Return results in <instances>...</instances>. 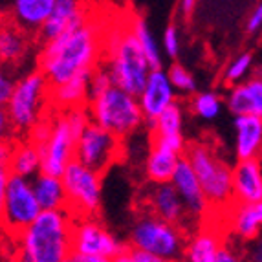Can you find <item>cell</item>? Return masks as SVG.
Listing matches in <instances>:
<instances>
[{
  "mask_svg": "<svg viewBox=\"0 0 262 262\" xmlns=\"http://www.w3.org/2000/svg\"><path fill=\"white\" fill-rule=\"evenodd\" d=\"M105 30L88 18L84 24L42 42L39 70L50 86L81 74H92L103 55Z\"/></svg>",
  "mask_w": 262,
  "mask_h": 262,
  "instance_id": "6da1fadb",
  "label": "cell"
},
{
  "mask_svg": "<svg viewBox=\"0 0 262 262\" xmlns=\"http://www.w3.org/2000/svg\"><path fill=\"white\" fill-rule=\"evenodd\" d=\"M74 216L66 209L40 211L15 235L13 258L18 262H64L72 257Z\"/></svg>",
  "mask_w": 262,
  "mask_h": 262,
  "instance_id": "7a4b0ae2",
  "label": "cell"
},
{
  "mask_svg": "<svg viewBox=\"0 0 262 262\" xmlns=\"http://www.w3.org/2000/svg\"><path fill=\"white\" fill-rule=\"evenodd\" d=\"M103 53L106 59L103 68L108 72L112 84L138 96L152 68L145 59L136 37L132 35L130 26L118 28L108 37L105 33Z\"/></svg>",
  "mask_w": 262,
  "mask_h": 262,
  "instance_id": "3957f363",
  "label": "cell"
},
{
  "mask_svg": "<svg viewBox=\"0 0 262 262\" xmlns=\"http://www.w3.org/2000/svg\"><path fill=\"white\" fill-rule=\"evenodd\" d=\"M52 119V128L42 145L37 149L40 152V172L61 176L66 165L75 156V141L84 130L90 116L86 106H75L68 110H57Z\"/></svg>",
  "mask_w": 262,
  "mask_h": 262,
  "instance_id": "277c9868",
  "label": "cell"
},
{
  "mask_svg": "<svg viewBox=\"0 0 262 262\" xmlns=\"http://www.w3.org/2000/svg\"><path fill=\"white\" fill-rule=\"evenodd\" d=\"M90 121L106 128L118 138L134 134L145 123L140 103L134 94L112 84L105 92L86 101Z\"/></svg>",
  "mask_w": 262,
  "mask_h": 262,
  "instance_id": "5b68a950",
  "label": "cell"
},
{
  "mask_svg": "<svg viewBox=\"0 0 262 262\" xmlns=\"http://www.w3.org/2000/svg\"><path fill=\"white\" fill-rule=\"evenodd\" d=\"M184 158L196 176L209 206L222 207L233 202L231 167L206 143H192L185 147Z\"/></svg>",
  "mask_w": 262,
  "mask_h": 262,
  "instance_id": "8992f818",
  "label": "cell"
},
{
  "mask_svg": "<svg viewBox=\"0 0 262 262\" xmlns=\"http://www.w3.org/2000/svg\"><path fill=\"white\" fill-rule=\"evenodd\" d=\"M130 248L162 258L180 260L184 255L185 235L178 224L158 219L152 213H143L130 227Z\"/></svg>",
  "mask_w": 262,
  "mask_h": 262,
  "instance_id": "52a82bcc",
  "label": "cell"
},
{
  "mask_svg": "<svg viewBox=\"0 0 262 262\" xmlns=\"http://www.w3.org/2000/svg\"><path fill=\"white\" fill-rule=\"evenodd\" d=\"M48 90L50 84L40 70H33L15 81L11 97L4 106L11 127L20 132H30V128L42 119Z\"/></svg>",
  "mask_w": 262,
  "mask_h": 262,
  "instance_id": "ba28073f",
  "label": "cell"
},
{
  "mask_svg": "<svg viewBox=\"0 0 262 262\" xmlns=\"http://www.w3.org/2000/svg\"><path fill=\"white\" fill-rule=\"evenodd\" d=\"M101 172L72 160L62 170L61 182L66 192V211L74 216H94L101 207L103 178Z\"/></svg>",
  "mask_w": 262,
  "mask_h": 262,
  "instance_id": "9c48e42d",
  "label": "cell"
},
{
  "mask_svg": "<svg viewBox=\"0 0 262 262\" xmlns=\"http://www.w3.org/2000/svg\"><path fill=\"white\" fill-rule=\"evenodd\" d=\"M37 198L33 194L31 180L22 176H9L8 187H6L4 204L0 211V224L8 235H17L26 226H30L40 213Z\"/></svg>",
  "mask_w": 262,
  "mask_h": 262,
  "instance_id": "30bf717a",
  "label": "cell"
},
{
  "mask_svg": "<svg viewBox=\"0 0 262 262\" xmlns=\"http://www.w3.org/2000/svg\"><path fill=\"white\" fill-rule=\"evenodd\" d=\"M119 156H121V138L114 136L112 132L99 127L94 121L88 123L75 141L74 160L101 174L114 162H118Z\"/></svg>",
  "mask_w": 262,
  "mask_h": 262,
  "instance_id": "8fae6325",
  "label": "cell"
},
{
  "mask_svg": "<svg viewBox=\"0 0 262 262\" xmlns=\"http://www.w3.org/2000/svg\"><path fill=\"white\" fill-rule=\"evenodd\" d=\"M118 236L96 216H81L72 227V255H99L114 258L125 248Z\"/></svg>",
  "mask_w": 262,
  "mask_h": 262,
  "instance_id": "7c38bea8",
  "label": "cell"
},
{
  "mask_svg": "<svg viewBox=\"0 0 262 262\" xmlns=\"http://www.w3.org/2000/svg\"><path fill=\"white\" fill-rule=\"evenodd\" d=\"M136 97H138L145 121H154L167 106L176 101V90L170 84L167 70H163L162 66L152 68Z\"/></svg>",
  "mask_w": 262,
  "mask_h": 262,
  "instance_id": "4fadbf2b",
  "label": "cell"
},
{
  "mask_svg": "<svg viewBox=\"0 0 262 262\" xmlns=\"http://www.w3.org/2000/svg\"><path fill=\"white\" fill-rule=\"evenodd\" d=\"M88 11L83 6V0H55L48 18L39 28L40 42H48L64 31L74 30L88 20Z\"/></svg>",
  "mask_w": 262,
  "mask_h": 262,
  "instance_id": "5bb4252c",
  "label": "cell"
},
{
  "mask_svg": "<svg viewBox=\"0 0 262 262\" xmlns=\"http://www.w3.org/2000/svg\"><path fill=\"white\" fill-rule=\"evenodd\" d=\"M170 185L176 189L178 196L182 198L185 213L189 216H204L209 211V202H207L196 176H194L191 165L184 156L180 158L178 163H176L174 172L170 176Z\"/></svg>",
  "mask_w": 262,
  "mask_h": 262,
  "instance_id": "9a60e30c",
  "label": "cell"
},
{
  "mask_svg": "<svg viewBox=\"0 0 262 262\" xmlns=\"http://www.w3.org/2000/svg\"><path fill=\"white\" fill-rule=\"evenodd\" d=\"M233 202H262V165L260 158L238 160L231 167Z\"/></svg>",
  "mask_w": 262,
  "mask_h": 262,
  "instance_id": "2e32d148",
  "label": "cell"
},
{
  "mask_svg": "<svg viewBox=\"0 0 262 262\" xmlns=\"http://www.w3.org/2000/svg\"><path fill=\"white\" fill-rule=\"evenodd\" d=\"M224 105L233 116H260L262 118V79L248 77L242 83L231 84Z\"/></svg>",
  "mask_w": 262,
  "mask_h": 262,
  "instance_id": "e0dca14e",
  "label": "cell"
},
{
  "mask_svg": "<svg viewBox=\"0 0 262 262\" xmlns=\"http://www.w3.org/2000/svg\"><path fill=\"white\" fill-rule=\"evenodd\" d=\"M147 206H149V213H152L158 219L165 220V222L180 226L187 219L184 202L178 196L176 189L170 185V182L154 184V187L147 194Z\"/></svg>",
  "mask_w": 262,
  "mask_h": 262,
  "instance_id": "ac0fdd59",
  "label": "cell"
},
{
  "mask_svg": "<svg viewBox=\"0 0 262 262\" xmlns=\"http://www.w3.org/2000/svg\"><path fill=\"white\" fill-rule=\"evenodd\" d=\"M235 154L236 160L260 158L262 118L260 116H235Z\"/></svg>",
  "mask_w": 262,
  "mask_h": 262,
  "instance_id": "d6986e66",
  "label": "cell"
},
{
  "mask_svg": "<svg viewBox=\"0 0 262 262\" xmlns=\"http://www.w3.org/2000/svg\"><path fill=\"white\" fill-rule=\"evenodd\" d=\"M229 227L241 241L257 238L262 227V202H233Z\"/></svg>",
  "mask_w": 262,
  "mask_h": 262,
  "instance_id": "ffe728a7",
  "label": "cell"
},
{
  "mask_svg": "<svg viewBox=\"0 0 262 262\" xmlns=\"http://www.w3.org/2000/svg\"><path fill=\"white\" fill-rule=\"evenodd\" d=\"M88 79H90V74H81L50 86L48 103L57 110L84 106L88 101Z\"/></svg>",
  "mask_w": 262,
  "mask_h": 262,
  "instance_id": "44dd1931",
  "label": "cell"
},
{
  "mask_svg": "<svg viewBox=\"0 0 262 262\" xmlns=\"http://www.w3.org/2000/svg\"><path fill=\"white\" fill-rule=\"evenodd\" d=\"M184 154L176 152V150L169 149V147L158 143V141H152L143 165L147 180H149L150 184H165V182H170V176L174 172L176 163H178V160Z\"/></svg>",
  "mask_w": 262,
  "mask_h": 262,
  "instance_id": "7402d4cb",
  "label": "cell"
},
{
  "mask_svg": "<svg viewBox=\"0 0 262 262\" xmlns=\"http://www.w3.org/2000/svg\"><path fill=\"white\" fill-rule=\"evenodd\" d=\"M31 187H33L37 204L42 211L66 209V192L61 176L39 172L31 178Z\"/></svg>",
  "mask_w": 262,
  "mask_h": 262,
  "instance_id": "603a6c76",
  "label": "cell"
},
{
  "mask_svg": "<svg viewBox=\"0 0 262 262\" xmlns=\"http://www.w3.org/2000/svg\"><path fill=\"white\" fill-rule=\"evenodd\" d=\"M55 0H13L11 15L20 30L39 31L42 22L48 18Z\"/></svg>",
  "mask_w": 262,
  "mask_h": 262,
  "instance_id": "cb8c5ba5",
  "label": "cell"
},
{
  "mask_svg": "<svg viewBox=\"0 0 262 262\" xmlns=\"http://www.w3.org/2000/svg\"><path fill=\"white\" fill-rule=\"evenodd\" d=\"M222 238L213 229H200L185 242L184 255L185 262H214Z\"/></svg>",
  "mask_w": 262,
  "mask_h": 262,
  "instance_id": "d4e9b609",
  "label": "cell"
},
{
  "mask_svg": "<svg viewBox=\"0 0 262 262\" xmlns=\"http://www.w3.org/2000/svg\"><path fill=\"white\" fill-rule=\"evenodd\" d=\"M9 174L22 176V178L31 180L40 172V152L35 143L24 141V143L15 145L11 160L8 163Z\"/></svg>",
  "mask_w": 262,
  "mask_h": 262,
  "instance_id": "484cf974",
  "label": "cell"
},
{
  "mask_svg": "<svg viewBox=\"0 0 262 262\" xmlns=\"http://www.w3.org/2000/svg\"><path fill=\"white\" fill-rule=\"evenodd\" d=\"M28 50L24 30L17 24H0V62H18Z\"/></svg>",
  "mask_w": 262,
  "mask_h": 262,
  "instance_id": "4316f807",
  "label": "cell"
},
{
  "mask_svg": "<svg viewBox=\"0 0 262 262\" xmlns=\"http://www.w3.org/2000/svg\"><path fill=\"white\" fill-rule=\"evenodd\" d=\"M184 123H185L184 105L174 101L154 121L147 123V125L152 128V138H165V136L184 134Z\"/></svg>",
  "mask_w": 262,
  "mask_h": 262,
  "instance_id": "83f0119b",
  "label": "cell"
},
{
  "mask_svg": "<svg viewBox=\"0 0 262 262\" xmlns=\"http://www.w3.org/2000/svg\"><path fill=\"white\" fill-rule=\"evenodd\" d=\"M128 26H130L132 35L136 37V40L140 44V48L143 52L147 62H149V66L150 68H160L162 66V50H160V44H158L156 37L150 31L149 24L141 17H134Z\"/></svg>",
  "mask_w": 262,
  "mask_h": 262,
  "instance_id": "f1b7e54d",
  "label": "cell"
},
{
  "mask_svg": "<svg viewBox=\"0 0 262 262\" xmlns=\"http://www.w3.org/2000/svg\"><path fill=\"white\" fill-rule=\"evenodd\" d=\"M191 101V110L196 118L204 119V121H213L220 116L224 108V99L213 90H207V92L200 94H192Z\"/></svg>",
  "mask_w": 262,
  "mask_h": 262,
  "instance_id": "f546056e",
  "label": "cell"
},
{
  "mask_svg": "<svg viewBox=\"0 0 262 262\" xmlns=\"http://www.w3.org/2000/svg\"><path fill=\"white\" fill-rule=\"evenodd\" d=\"M255 64V57L253 53L242 52L236 57H233L231 62L226 66V72H224V81H226L229 86L236 83H242L248 77H251V70H253Z\"/></svg>",
  "mask_w": 262,
  "mask_h": 262,
  "instance_id": "4dcf8cb0",
  "label": "cell"
},
{
  "mask_svg": "<svg viewBox=\"0 0 262 262\" xmlns=\"http://www.w3.org/2000/svg\"><path fill=\"white\" fill-rule=\"evenodd\" d=\"M167 75H169V81L172 84V88L176 90V94H185V96L196 94V79L180 62H174V64L170 66L169 70H167Z\"/></svg>",
  "mask_w": 262,
  "mask_h": 262,
  "instance_id": "1f68e13d",
  "label": "cell"
},
{
  "mask_svg": "<svg viewBox=\"0 0 262 262\" xmlns=\"http://www.w3.org/2000/svg\"><path fill=\"white\" fill-rule=\"evenodd\" d=\"M110 86H112V79H110L108 72L103 66H97L96 70L90 74V79H88V99L103 94Z\"/></svg>",
  "mask_w": 262,
  "mask_h": 262,
  "instance_id": "d6a6232c",
  "label": "cell"
},
{
  "mask_svg": "<svg viewBox=\"0 0 262 262\" xmlns=\"http://www.w3.org/2000/svg\"><path fill=\"white\" fill-rule=\"evenodd\" d=\"M163 50L170 59H176L180 53V33L176 30V26H169L163 33Z\"/></svg>",
  "mask_w": 262,
  "mask_h": 262,
  "instance_id": "836d02e7",
  "label": "cell"
},
{
  "mask_svg": "<svg viewBox=\"0 0 262 262\" xmlns=\"http://www.w3.org/2000/svg\"><path fill=\"white\" fill-rule=\"evenodd\" d=\"M13 84H15L13 79L9 77L6 72L0 70V106H2V108L8 105L11 92H13Z\"/></svg>",
  "mask_w": 262,
  "mask_h": 262,
  "instance_id": "e575fe53",
  "label": "cell"
},
{
  "mask_svg": "<svg viewBox=\"0 0 262 262\" xmlns=\"http://www.w3.org/2000/svg\"><path fill=\"white\" fill-rule=\"evenodd\" d=\"M214 262H242L241 255L236 253L235 249L231 248V246L227 244H220L219 251H216V258H214Z\"/></svg>",
  "mask_w": 262,
  "mask_h": 262,
  "instance_id": "d590c367",
  "label": "cell"
},
{
  "mask_svg": "<svg viewBox=\"0 0 262 262\" xmlns=\"http://www.w3.org/2000/svg\"><path fill=\"white\" fill-rule=\"evenodd\" d=\"M262 28V6L258 4L257 8L251 11V15L248 17V22H246V30H248V33H251V35H255V33H258Z\"/></svg>",
  "mask_w": 262,
  "mask_h": 262,
  "instance_id": "8d00e7d4",
  "label": "cell"
},
{
  "mask_svg": "<svg viewBox=\"0 0 262 262\" xmlns=\"http://www.w3.org/2000/svg\"><path fill=\"white\" fill-rule=\"evenodd\" d=\"M130 257L132 262H178V260H170V258H162V257H156V255L143 253V251H138V249H132V248H130Z\"/></svg>",
  "mask_w": 262,
  "mask_h": 262,
  "instance_id": "74e56055",
  "label": "cell"
},
{
  "mask_svg": "<svg viewBox=\"0 0 262 262\" xmlns=\"http://www.w3.org/2000/svg\"><path fill=\"white\" fill-rule=\"evenodd\" d=\"M13 149H15L13 141H9L8 138L0 140V165L2 167H8L9 160H11V154H13Z\"/></svg>",
  "mask_w": 262,
  "mask_h": 262,
  "instance_id": "f35d334b",
  "label": "cell"
},
{
  "mask_svg": "<svg viewBox=\"0 0 262 262\" xmlns=\"http://www.w3.org/2000/svg\"><path fill=\"white\" fill-rule=\"evenodd\" d=\"M9 170L8 167L0 165V211H2V204H4V194H6V187H8L9 182Z\"/></svg>",
  "mask_w": 262,
  "mask_h": 262,
  "instance_id": "ab89813d",
  "label": "cell"
},
{
  "mask_svg": "<svg viewBox=\"0 0 262 262\" xmlns=\"http://www.w3.org/2000/svg\"><path fill=\"white\" fill-rule=\"evenodd\" d=\"M9 130H11V123H9L6 108L0 106V140H6L9 136Z\"/></svg>",
  "mask_w": 262,
  "mask_h": 262,
  "instance_id": "60d3db41",
  "label": "cell"
},
{
  "mask_svg": "<svg viewBox=\"0 0 262 262\" xmlns=\"http://www.w3.org/2000/svg\"><path fill=\"white\" fill-rule=\"evenodd\" d=\"M196 2L198 0H180L178 2L180 13L184 15L185 18H189L192 15V11H194V8H196Z\"/></svg>",
  "mask_w": 262,
  "mask_h": 262,
  "instance_id": "b9f144b4",
  "label": "cell"
},
{
  "mask_svg": "<svg viewBox=\"0 0 262 262\" xmlns=\"http://www.w3.org/2000/svg\"><path fill=\"white\" fill-rule=\"evenodd\" d=\"M72 262H112V258L99 255H72Z\"/></svg>",
  "mask_w": 262,
  "mask_h": 262,
  "instance_id": "7bdbcfd3",
  "label": "cell"
},
{
  "mask_svg": "<svg viewBox=\"0 0 262 262\" xmlns=\"http://www.w3.org/2000/svg\"><path fill=\"white\" fill-rule=\"evenodd\" d=\"M112 262H132V257H130V246H125V248L119 251L116 257L112 258Z\"/></svg>",
  "mask_w": 262,
  "mask_h": 262,
  "instance_id": "ee69618b",
  "label": "cell"
},
{
  "mask_svg": "<svg viewBox=\"0 0 262 262\" xmlns=\"http://www.w3.org/2000/svg\"><path fill=\"white\" fill-rule=\"evenodd\" d=\"M8 262H18V260H17V258H13V257H11V258H9Z\"/></svg>",
  "mask_w": 262,
  "mask_h": 262,
  "instance_id": "f6af8a7d",
  "label": "cell"
},
{
  "mask_svg": "<svg viewBox=\"0 0 262 262\" xmlns=\"http://www.w3.org/2000/svg\"><path fill=\"white\" fill-rule=\"evenodd\" d=\"M64 262H72V257H70V258H66V260H64Z\"/></svg>",
  "mask_w": 262,
  "mask_h": 262,
  "instance_id": "bcb514c9",
  "label": "cell"
},
{
  "mask_svg": "<svg viewBox=\"0 0 262 262\" xmlns=\"http://www.w3.org/2000/svg\"><path fill=\"white\" fill-rule=\"evenodd\" d=\"M0 24H2V13H0Z\"/></svg>",
  "mask_w": 262,
  "mask_h": 262,
  "instance_id": "7dc6e473",
  "label": "cell"
}]
</instances>
